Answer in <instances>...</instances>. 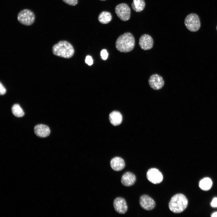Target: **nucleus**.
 <instances>
[{"label":"nucleus","mask_w":217,"mask_h":217,"mask_svg":"<svg viewBox=\"0 0 217 217\" xmlns=\"http://www.w3.org/2000/svg\"><path fill=\"white\" fill-rule=\"evenodd\" d=\"M135 45L134 38L130 32L125 33L119 36L115 43L117 50L122 52L131 51L134 48Z\"/></svg>","instance_id":"f257e3e1"},{"label":"nucleus","mask_w":217,"mask_h":217,"mask_svg":"<svg viewBox=\"0 0 217 217\" xmlns=\"http://www.w3.org/2000/svg\"><path fill=\"white\" fill-rule=\"evenodd\" d=\"M52 51L55 55L67 58L72 57L74 53L73 46L66 41H61L54 45Z\"/></svg>","instance_id":"f03ea898"},{"label":"nucleus","mask_w":217,"mask_h":217,"mask_svg":"<svg viewBox=\"0 0 217 217\" xmlns=\"http://www.w3.org/2000/svg\"><path fill=\"white\" fill-rule=\"evenodd\" d=\"M188 200L186 197L181 193L174 195L169 203L170 210L175 213H178L183 211L188 205Z\"/></svg>","instance_id":"7ed1b4c3"},{"label":"nucleus","mask_w":217,"mask_h":217,"mask_svg":"<svg viewBox=\"0 0 217 217\" xmlns=\"http://www.w3.org/2000/svg\"><path fill=\"white\" fill-rule=\"evenodd\" d=\"M35 17L34 13L28 9H24L20 11L17 16L19 22L26 26L32 25L35 20Z\"/></svg>","instance_id":"20e7f679"},{"label":"nucleus","mask_w":217,"mask_h":217,"mask_svg":"<svg viewBox=\"0 0 217 217\" xmlns=\"http://www.w3.org/2000/svg\"><path fill=\"white\" fill-rule=\"evenodd\" d=\"M184 23L187 28L191 32L198 31L200 27L199 17L195 13H191L187 15L185 19Z\"/></svg>","instance_id":"39448f33"},{"label":"nucleus","mask_w":217,"mask_h":217,"mask_svg":"<svg viewBox=\"0 0 217 217\" xmlns=\"http://www.w3.org/2000/svg\"><path fill=\"white\" fill-rule=\"evenodd\" d=\"M116 14L122 20L126 21L129 20L131 16V10L128 5L122 3L117 5L115 8Z\"/></svg>","instance_id":"423d86ee"},{"label":"nucleus","mask_w":217,"mask_h":217,"mask_svg":"<svg viewBox=\"0 0 217 217\" xmlns=\"http://www.w3.org/2000/svg\"><path fill=\"white\" fill-rule=\"evenodd\" d=\"M146 177L150 182L155 184L160 183L163 179V176L161 172L155 168L148 170L146 173Z\"/></svg>","instance_id":"0eeeda50"},{"label":"nucleus","mask_w":217,"mask_h":217,"mask_svg":"<svg viewBox=\"0 0 217 217\" xmlns=\"http://www.w3.org/2000/svg\"><path fill=\"white\" fill-rule=\"evenodd\" d=\"M148 83L150 87L155 90L160 89L164 85V81L163 78L157 74L151 75L149 78Z\"/></svg>","instance_id":"6e6552de"},{"label":"nucleus","mask_w":217,"mask_h":217,"mask_svg":"<svg viewBox=\"0 0 217 217\" xmlns=\"http://www.w3.org/2000/svg\"><path fill=\"white\" fill-rule=\"evenodd\" d=\"M153 40L152 37L147 34L142 35L139 39V44L143 50H148L152 49L153 45Z\"/></svg>","instance_id":"1a4fd4ad"},{"label":"nucleus","mask_w":217,"mask_h":217,"mask_svg":"<svg viewBox=\"0 0 217 217\" xmlns=\"http://www.w3.org/2000/svg\"><path fill=\"white\" fill-rule=\"evenodd\" d=\"M139 203L142 208L147 210H152L156 206V203L153 200L147 195H143L140 197Z\"/></svg>","instance_id":"9d476101"},{"label":"nucleus","mask_w":217,"mask_h":217,"mask_svg":"<svg viewBox=\"0 0 217 217\" xmlns=\"http://www.w3.org/2000/svg\"><path fill=\"white\" fill-rule=\"evenodd\" d=\"M113 204L115 211L120 214H124L127 210L126 202L122 197H118L115 198L114 200Z\"/></svg>","instance_id":"9b49d317"},{"label":"nucleus","mask_w":217,"mask_h":217,"mask_svg":"<svg viewBox=\"0 0 217 217\" xmlns=\"http://www.w3.org/2000/svg\"><path fill=\"white\" fill-rule=\"evenodd\" d=\"M34 131L37 136L40 137H46L50 133V128L47 125L43 124H38L34 127Z\"/></svg>","instance_id":"f8f14e48"},{"label":"nucleus","mask_w":217,"mask_h":217,"mask_svg":"<svg viewBox=\"0 0 217 217\" xmlns=\"http://www.w3.org/2000/svg\"><path fill=\"white\" fill-rule=\"evenodd\" d=\"M136 181L135 175L130 172H127L122 176L121 182L124 186L129 187L133 185Z\"/></svg>","instance_id":"ddd939ff"},{"label":"nucleus","mask_w":217,"mask_h":217,"mask_svg":"<svg viewBox=\"0 0 217 217\" xmlns=\"http://www.w3.org/2000/svg\"><path fill=\"white\" fill-rule=\"evenodd\" d=\"M110 165L112 169L116 171H120L125 167L124 160L119 157H116L112 158L110 162Z\"/></svg>","instance_id":"4468645a"},{"label":"nucleus","mask_w":217,"mask_h":217,"mask_svg":"<svg viewBox=\"0 0 217 217\" xmlns=\"http://www.w3.org/2000/svg\"><path fill=\"white\" fill-rule=\"evenodd\" d=\"M109 119L112 124L114 126H117L120 124L121 123L122 117L119 112L114 111L109 114Z\"/></svg>","instance_id":"2eb2a0df"},{"label":"nucleus","mask_w":217,"mask_h":217,"mask_svg":"<svg viewBox=\"0 0 217 217\" xmlns=\"http://www.w3.org/2000/svg\"><path fill=\"white\" fill-rule=\"evenodd\" d=\"M145 6V3L144 0H133L131 4L132 9L136 12L142 11Z\"/></svg>","instance_id":"dca6fc26"},{"label":"nucleus","mask_w":217,"mask_h":217,"mask_svg":"<svg viewBox=\"0 0 217 217\" xmlns=\"http://www.w3.org/2000/svg\"><path fill=\"white\" fill-rule=\"evenodd\" d=\"M99 22L102 24H107L112 20V16L111 14L108 11H104L99 15L98 18Z\"/></svg>","instance_id":"f3484780"},{"label":"nucleus","mask_w":217,"mask_h":217,"mask_svg":"<svg viewBox=\"0 0 217 217\" xmlns=\"http://www.w3.org/2000/svg\"><path fill=\"white\" fill-rule=\"evenodd\" d=\"M212 185V181L209 178H205L201 180L199 182V186L200 188L204 190L210 189Z\"/></svg>","instance_id":"a211bd4d"},{"label":"nucleus","mask_w":217,"mask_h":217,"mask_svg":"<svg viewBox=\"0 0 217 217\" xmlns=\"http://www.w3.org/2000/svg\"><path fill=\"white\" fill-rule=\"evenodd\" d=\"M13 114L17 117H21L24 115L22 109L18 104H15L13 105L11 108Z\"/></svg>","instance_id":"6ab92c4d"},{"label":"nucleus","mask_w":217,"mask_h":217,"mask_svg":"<svg viewBox=\"0 0 217 217\" xmlns=\"http://www.w3.org/2000/svg\"><path fill=\"white\" fill-rule=\"evenodd\" d=\"M65 3L67 4L72 5L74 6L77 3L78 0H62Z\"/></svg>","instance_id":"aec40b11"},{"label":"nucleus","mask_w":217,"mask_h":217,"mask_svg":"<svg viewBox=\"0 0 217 217\" xmlns=\"http://www.w3.org/2000/svg\"><path fill=\"white\" fill-rule=\"evenodd\" d=\"M108 54L105 49L102 50L101 52V56L102 58L104 60H106L108 57Z\"/></svg>","instance_id":"412c9836"},{"label":"nucleus","mask_w":217,"mask_h":217,"mask_svg":"<svg viewBox=\"0 0 217 217\" xmlns=\"http://www.w3.org/2000/svg\"><path fill=\"white\" fill-rule=\"evenodd\" d=\"M85 62L89 65H92L93 62V61L92 57L89 55L86 56L85 60Z\"/></svg>","instance_id":"4be33fe9"},{"label":"nucleus","mask_w":217,"mask_h":217,"mask_svg":"<svg viewBox=\"0 0 217 217\" xmlns=\"http://www.w3.org/2000/svg\"><path fill=\"white\" fill-rule=\"evenodd\" d=\"M6 90L3 85L0 82V93L1 95H3L5 93Z\"/></svg>","instance_id":"5701e85b"},{"label":"nucleus","mask_w":217,"mask_h":217,"mask_svg":"<svg viewBox=\"0 0 217 217\" xmlns=\"http://www.w3.org/2000/svg\"><path fill=\"white\" fill-rule=\"evenodd\" d=\"M211 205L212 207H217V198L215 197L213 199L211 203Z\"/></svg>","instance_id":"b1692460"},{"label":"nucleus","mask_w":217,"mask_h":217,"mask_svg":"<svg viewBox=\"0 0 217 217\" xmlns=\"http://www.w3.org/2000/svg\"><path fill=\"white\" fill-rule=\"evenodd\" d=\"M212 217H217V212H214L211 215Z\"/></svg>","instance_id":"393cba45"},{"label":"nucleus","mask_w":217,"mask_h":217,"mask_svg":"<svg viewBox=\"0 0 217 217\" xmlns=\"http://www.w3.org/2000/svg\"><path fill=\"white\" fill-rule=\"evenodd\" d=\"M216 29H217V27H216Z\"/></svg>","instance_id":"a878e982"},{"label":"nucleus","mask_w":217,"mask_h":217,"mask_svg":"<svg viewBox=\"0 0 217 217\" xmlns=\"http://www.w3.org/2000/svg\"><path fill=\"white\" fill-rule=\"evenodd\" d=\"M101 0L104 1V0Z\"/></svg>","instance_id":"bb28decb"}]
</instances>
